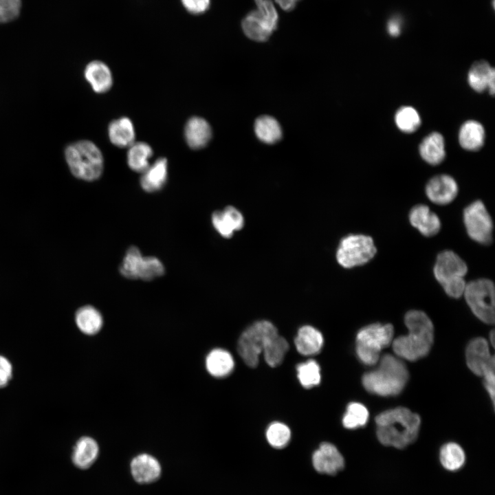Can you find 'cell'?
Listing matches in <instances>:
<instances>
[{
	"label": "cell",
	"instance_id": "6da1fadb",
	"mask_svg": "<svg viewBox=\"0 0 495 495\" xmlns=\"http://www.w3.org/2000/svg\"><path fill=\"white\" fill-rule=\"evenodd\" d=\"M377 437L384 446L402 449L417 438L419 416L404 407L390 409L375 418Z\"/></svg>",
	"mask_w": 495,
	"mask_h": 495
},
{
	"label": "cell",
	"instance_id": "7a4b0ae2",
	"mask_svg": "<svg viewBox=\"0 0 495 495\" xmlns=\"http://www.w3.org/2000/svg\"><path fill=\"white\" fill-rule=\"evenodd\" d=\"M408 333L392 342L393 349L399 358L415 361L426 356L434 340V327L431 320L422 311L410 310L404 317Z\"/></svg>",
	"mask_w": 495,
	"mask_h": 495
},
{
	"label": "cell",
	"instance_id": "3957f363",
	"mask_svg": "<svg viewBox=\"0 0 495 495\" xmlns=\"http://www.w3.org/2000/svg\"><path fill=\"white\" fill-rule=\"evenodd\" d=\"M408 380V371L405 364L399 358L386 354L375 370L363 375L362 384L373 394L394 396L402 391Z\"/></svg>",
	"mask_w": 495,
	"mask_h": 495
},
{
	"label": "cell",
	"instance_id": "277c9868",
	"mask_svg": "<svg viewBox=\"0 0 495 495\" xmlns=\"http://www.w3.org/2000/svg\"><path fill=\"white\" fill-rule=\"evenodd\" d=\"M66 162L73 175L92 182L98 179L104 169V159L99 148L89 140H80L67 146Z\"/></svg>",
	"mask_w": 495,
	"mask_h": 495
},
{
	"label": "cell",
	"instance_id": "5b68a950",
	"mask_svg": "<svg viewBox=\"0 0 495 495\" xmlns=\"http://www.w3.org/2000/svg\"><path fill=\"white\" fill-rule=\"evenodd\" d=\"M433 272L435 278L449 296L458 298L463 295L467 284L464 277L468 272V266L458 254L451 250L440 252Z\"/></svg>",
	"mask_w": 495,
	"mask_h": 495
},
{
	"label": "cell",
	"instance_id": "8992f818",
	"mask_svg": "<svg viewBox=\"0 0 495 495\" xmlns=\"http://www.w3.org/2000/svg\"><path fill=\"white\" fill-rule=\"evenodd\" d=\"M394 329L390 324L374 323L361 329L356 336V353L362 362L373 365L380 353L393 340Z\"/></svg>",
	"mask_w": 495,
	"mask_h": 495
},
{
	"label": "cell",
	"instance_id": "52a82bcc",
	"mask_svg": "<svg viewBox=\"0 0 495 495\" xmlns=\"http://www.w3.org/2000/svg\"><path fill=\"white\" fill-rule=\"evenodd\" d=\"M256 8L242 20L244 34L250 39L263 42L270 37L278 27V14L270 0H254Z\"/></svg>",
	"mask_w": 495,
	"mask_h": 495
},
{
	"label": "cell",
	"instance_id": "ba28073f",
	"mask_svg": "<svg viewBox=\"0 0 495 495\" xmlns=\"http://www.w3.org/2000/svg\"><path fill=\"white\" fill-rule=\"evenodd\" d=\"M276 334V328L267 320L257 321L248 327L241 335L237 344L238 353L244 362L250 367H256L265 345Z\"/></svg>",
	"mask_w": 495,
	"mask_h": 495
},
{
	"label": "cell",
	"instance_id": "9c48e42d",
	"mask_svg": "<svg viewBox=\"0 0 495 495\" xmlns=\"http://www.w3.org/2000/svg\"><path fill=\"white\" fill-rule=\"evenodd\" d=\"M465 355L468 366L474 374L484 378L485 387L494 402L495 360L490 353L487 342L483 338L473 339L467 346Z\"/></svg>",
	"mask_w": 495,
	"mask_h": 495
},
{
	"label": "cell",
	"instance_id": "30bf717a",
	"mask_svg": "<svg viewBox=\"0 0 495 495\" xmlns=\"http://www.w3.org/2000/svg\"><path fill=\"white\" fill-rule=\"evenodd\" d=\"M373 239L364 234H349L340 242L336 251L338 263L344 268L364 265L376 254Z\"/></svg>",
	"mask_w": 495,
	"mask_h": 495
},
{
	"label": "cell",
	"instance_id": "8fae6325",
	"mask_svg": "<svg viewBox=\"0 0 495 495\" xmlns=\"http://www.w3.org/2000/svg\"><path fill=\"white\" fill-rule=\"evenodd\" d=\"M463 296L479 320L487 324L494 322V285L492 280L480 278L467 283Z\"/></svg>",
	"mask_w": 495,
	"mask_h": 495
},
{
	"label": "cell",
	"instance_id": "7c38bea8",
	"mask_svg": "<svg viewBox=\"0 0 495 495\" xmlns=\"http://www.w3.org/2000/svg\"><path fill=\"white\" fill-rule=\"evenodd\" d=\"M463 223L469 236L481 244H489L492 240L493 223L484 204L475 201L463 210Z\"/></svg>",
	"mask_w": 495,
	"mask_h": 495
},
{
	"label": "cell",
	"instance_id": "4fadbf2b",
	"mask_svg": "<svg viewBox=\"0 0 495 495\" xmlns=\"http://www.w3.org/2000/svg\"><path fill=\"white\" fill-rule=\"evenodd\" d=\"M314 469L319 473L335 475L344 468V459L332 443L324 442L312 456Z\"/></svg>",
	"mask_w": 495,
	"mask_h": 495
},
{
	"label": "cell",
	"instance_id": "5bb4252c",
	"mask_svg": "<svg viewBox=\"0 0 495 495\" xmlns=\"http://www.w3.org/2000/svg\"><path fill=\"white\" fill-rule=\"evenodd\" d=\"M458 193V185L450 175L441 174L432 177L426 186L428 198L438 205L451 203Z\"/></svg>",
	"mask_w": 495,
	"mask_h": 495
},
{
	"label": "cell",
	"instance_id": "9a60e30c",
	"mask_svg": "<svg viewBox=\"0 0 495 495\" xmlns=\"http://www.w3.org/2000/svg\"><path fill=\"white\" fill-rule=\"evenodd\" d=\"M469 85L476 92L487 89L494 96L495 92V70L487 61L474 62L468 73Z\"/></svg>",
	"mask_w": 495,
	"mask_h": 495
},
{
	"label": "cell",
	"instance_id": "2e32d148",
	"mask_svg": "<svg viewBox=\"0 0 495 495\" xmlns=\"http://www.w3.org/2000/svg\"><path fill=\"white\" fill-rule=\"evenodd\" d=\"M212 223L221 236L229 238L235 231L240 230L243 228L244 219L239 210L229 206L223 210L214 212L212 214Z\"/></svg>",
	"mask_w": 495,
	"mask_h": 495
},
{
	"label": "cell",
	"instance_id": "e0dca14e",
	"mask_svg": "<svg viewBox=\"0 0 495 495\" xmlns=\"http://www.w3.org/2000/svg\"><path fill=\"white\" fill-rule=\"evenodd\" d=\"M408 218L411 225L425 236H432L441 229L439 217L426 205L414 206L409 212Z\"/></svg>",
	"mask_w": 495,
	"mask_h": 495
},
{
	"label": "cell",
	"instance_id": "ac0fdd59",
	"mask_svg": "<svg viewBox=\"0 0 495 495\" xmlns=\"http://www.w3.org/2000/svg\"><path fill=\"white\" fill-rule=\"evenodd\" d=\"M212 138L209 123L203 118L192 116L184 126V138L188 146L193 150L204 148Z\"/></svg>",
	"mask_w": 495,
	"mask_h": 495
},
{
	"label": "cell",
	"instance_id": "d6986e66",
	"mask_svg": "<svg viewBox=\"0 0 495 495\" xmlns=\"http://www.w3.org/2000/svg\"><path fill=\"white\" fill-rule=\"evenodd\" d=\"M130 467L133 478L139 483H153L157 480L161 474L159 461L148 454H141L135 456Z\"/></svg>",
	"mask_w": 495,
	"mask_h": 495
},
{
	"label": "cell",
	"instance_id": "ffe728a7",
	"mask_svg": "<svg viewBox=\"0 0 495 495\" xmlns=\"http://www.w3.org/2000/svg\"><path fill=\"white\" fill-rule=\"evenodd\" d=\"M85 78L98 94L107 92L113 85V76L109 67L100 60L88 63L84 71Z\"/></svg>",
	"mask_w": 495,
	"mask_h": 495
},
{
	"label": "cell",
	"instance_id": "44dd1931",
	"mask_svg": "<svg viewBox=\"0 0 495 495\" xmlns=\"http://www.w3.org/2000/svg\"><path fill=\"white\" fill-rule=\"evenodd\" d=\"M168 177V161L160 157L142 173L140 186L147 192H155L164 186Z\"/></svg>",
	"mask_w": 495,
	"mask_h": 495
},
{
	"label": "cell",
	"instance_id": "7402d4cb",
	"mask_svg": "<svg viewBox=\"0 0 495 495\" xmlns=\"http://www.w3.org/2000/svg\"><path fill=\"white\" fill-rule=\"evenodd\" d=\"M419 151L422 159L431 165H438L446 157L443 136L437 131L426 135L421 142Z\"/></svg>",
	"mask_w": 495,
	"mask_h": 495
},
{
	"label": "cell",
	"instance_id": "603a6c76",
	"mask_svg": "<svg viewBox=\"0 0 495 495\" xmlns=\"http://www.w3.org/2000/svg\"><path fill=\"white\" fill-rule=\"evenodd\" d=\"M99 454V446L93 438L84 436L76 441L73 448L72 460L76 467L80 469L89 468L96 460Z\"/></svg>",
	"mask_w": 495,
	"mask_h": 495
},
{
	"label": "cell",
	"instance_id": "cb8c5ba5",
	"mask_svg": "<svg viewBox=\"0 0 495 495\" xmlns=\"http://www.w3.org/2000/svg\"><path fill=\"white\" fill-rule=\"evenodd\" d=\"M485 137L483 126L474 120L464 122L459 131V142L461 146L470 151L481 149L484 144Z\"/></svg>",
	"mask_w": 495,
	"mask_h": 495
},
{
	"label": "cell",
	"instance_id": "d4e9b609",
	"mask_svg": "<svg viewBox=\"0 0 495 495\" xmlns=\"http://www.w3.org/2000/svg\"><path fill=\"white\" fill-rule=\"evenodd\" d=\"M111 142L118 148L129 147L135 142V133L131 120L122 117L112 120L108 126Z\"/></svg>",
	"mask_w": 495,
	"mask_h": 495
},
{
	"label": "cell",
	"instance_id": "484cf974",
	"mask_svg": "<svg viewBox=\"0 0 495 495\" xmlns=\"http://www.w3.org/2000/svg\"><path fill=\"white\" fill-rule=\"evenodd\" d=\"M322 333L314 327L305 325L300 327L294 340L297 351L302 355H310L318 353L323 346Z\"/></svg>",
	"mask_w": 495,
	"mask_h": 495
},
{
	"label": "cell",
	"instance_id": "4316f807",
	"mask_svg": "<svg viewBox=\"0 0 495 495\" xmlns=\"http://www.w3.org/2000/svg\"><path fill=\"white\" fill-rule=\"evenodd\" d=\"M206 368L215 377H223L234 368V362L232 355L222 349H214L206 358Z\"/></svg>",
	"mask_w": 495,
	"mask_h": 495
},
{
	"label": "cell",
	"instance_id": "83f0119b",
	"mask_svg": "<svg viewBox=\"0 0 495 495\" xmlns=\"http://www.w3.org/2000/svg\"><path fill=\"white\" fill-rule=\"evenodd\" d=\"M75 322L82 333L93 336L98 333L102 329L103 318L100 312L94 307L85 305L76 311Z\"/></svg>",
	"mask_w": 495,
	"mask_h": 495
},
{
	"label": "cell",
	"instance_id": "f1b7e54d",
	"mask_svg": "<svg viewBox=\"0 0 495 495\" xmlns=\"http://www.w3.org/2000/svg\"><path fill=\"white\" fill-rule=\"evenodd\" d=\"M153 154V149L148 144L144 142H134L129 147L127 152L128 166L132 170L143 173L149 167V160Z\"/></svg>",
	"mask_w": 495,
	"mask_h": 495
},
{
	"label": "cell",
	"instance_id": "f546056e",
	"mask_svg": "<svg viewBox=\"0 0 495 495\" xmlns=\"http://www.w3.org/2000/svg\"><path fill=\"white\" fill-rule=\"evenodd\" d=\"M257 138L266 144H274L282 137L281 127L278 121L272 116H263L257 118L254 124Z\"/></svg>",
	"mask_w": 495,
	"mask_h": 495
},
{
	"label": "cell",
	"instance_id": "4dcf8cb0",
	"mask_svg": "<svg viewBox=\"0 0 495 495\" xmlns=\"http://www.w3.org/2000/svg\"><path fill=\"white\" fill-rule=\"evenodd\" d=\"M439 460L441 465L446 470L455 472L460 470L465 464V454L459 444L449 442L441 448Z\"/></svg>",
	"mask_w": 495,
	"mask_h": 495
},
{
	"label": "cell",
	"instance_id": "1f68e13d",
	"mask_svg": "<svg viewBox=\"0 0 495 495\" xmlns=\"http://www.w3.org/2000/svg\"><path fill=\"white\" fill-rule=\"evenodd\" d=\"M288 349L287 341L278 333L270 338L263 350L267 364L272 367L280 364Z\"/></svg>",
	"mask_w": 495,
	"mask_h": 495
},
{
	"label": "cell",
	"instance_id": "d6a6232c",
	"mask_svg": "<svg viewBox=\"0 0 495 495\" xmlns=\"http://www.w3.org/2000/svg\"><path fill=\"white\" fill-rule=\"evenodd\" d=\"M418 111L411 106H402L395 114V122L397 128L404 133H413L421 124Z\"/></svg>",
	"mask_w": 495,
	"mask_h": 495
},
{
	"label": "cell",
	"instance_id": "836d02e7",
	"mask_svg": "<svg viewBox=\"0 0 495 495\" xmlns=\"http://www.w3.org/2000/svg\"><path fill=\"white\" fill-rule=\"evenodd\" d=\"M368 415V411L363 404L351 402L347 406L342 419V424L348 429L362 427L367 423Z\"/></svg>",
	"mask_w": 495,
	"mask_h": 495
},
{
	"label": "cell",
	"instance_id": "e575fe53",
	"mask_svg": "<svg viewBox=\"0 0 495 495\" xmlns=\"http://www.w3.org/2000/svg\"><path fill=\"white\" fill-rule=\"evenodd\" d=\"M296 370L298 378L303 387L309 388L320 384V369L315 360H309L299 364Z\"/></svg>",
	"mask_w": 495,
	"mask_h": 495
},
{
	"label": "cell",
	"instance_id": "d590c367",
	"mask_svg": "<svg viewBox=\"0 0 495 495\" xmlns=\"http://www.w3.org/2000/svg\"><path fill=\"white\" fill-rule=\"evenodd\" d=\"M143 256L135 246L130 247L122 260L120 267L121 274L129 279H138V273Z\"/></svg>",
	"mask_w": 495,
	"mask_h": 495
},
{
	"label": "cell",
	"instance_id": "8d00e7d4",
	"mask_svg": "<svg viewBox=\"0 0 495 495\" xmlns=\"http://www.w3.org/2000/svg\"><path fill=\"white\" fill-rule=\"evenodd\" d=\"M266 438L272 447L282 448L289 443L291 439V431L285 424L280 422H273L267 429Z\"/></svg>",
	"mask_w": 495,
	"mask_h": 495
},
{
	"label": "cell",
	"instance_id": "74e56055",
	"mask_svg": "<svg viewBox=\"0 0 495 495\" xmlns=\"http://www.w3.org/2000/svg\"><path fill=\"white\" fill-rule=\"evenodd\" d=\"M164 274L162 263L154 256H143L139 267L138 279L152 280Z\"/></svg>",
	"mask_w": 495,
	"mask_h": 495
},
{
	"label": "cell",
	"instance_id": "f35d334b",
	"mask_svg": "<svg viewBox=\"0 0 495 495\" xmlns=\"http://www.w3.org/2000/svg\"><path fill=\"white\" fill-rule=\"evenodd\" d=\"M21 0H0V23L16 19L21 12Z\"/></svg>",
	"mask_w": 495,
	"mask_h": 495
},
{
	"label": "cell",
	"instance_id": "ab89813d",
	"mask_svg": "<svg viewBox=\"0 0 495 495\" xmlns=\"http://www.w3.org/2000/svg\"><path fill=\"white\" fill-rule=\"evenodd\" d=\"M186 10L193 14H201L206 12L210 5V0H181Z\"/></svg>",
	"mask_w": 495,
	"mask_h": 495
},
{
	"label": "cell",
	"instance_id": "60d3db41",
	"mask_svg": "<svg viewBox=\"0 0 495 495\" xmlns=\"http://www.w3.org/2000/svg\"><path fill=\"white\" fill-rule=\"evenodd\" d=\"M12 366L10 362L0 355V388L8 384L12 378Z\"/></svg>",
	"mask_w": 495,
	"mask_h": 495
},
{
	"label": "cell",
	"instance_id": "b9f144b4",
	"mask_svg": "<svg viewBox=\"0 0 495 495\" xmlns=\"http://www.w3.org/2000/svg\"><path fill=\"white\" fill-rule=\"evenodd\" d=\"M388 33L393 36H397L401 32L400 20L397 18L391 19L387 25Z\"/></svg>",
	"mask_w": 495,
	"mask_h": 495
},
{
	"label": "cell",
	"instance_id": "7bdbcfd3",
	"mask_svg": "<svg viewBox=\"0 0 495 495\" xmlns=\"http://www.w3.org/2000/svg\"><path fill=\"white\" fill-rule=\"evenodd\" d=\"M275 2L285 11L294 10L300 0H274Z\"/></svg>",
	"mask_w": 495,
	"mask_h": 495
},
{
	"label": "cell",
	"instance_id": "ee69618b",
	"mask_svg": "<svg viewBox=\"0 0 495 495\" xmlns=\"http://www.w3.org/2000/svg\"><path fill=\"white\" fill-rule=\"evenodd\" d=\"M490 342L493 347H494V331L492 330L490 333Z\"/></svg>",
	"mask_w": 495,
	"mask_h": 495
}]
</instances>
